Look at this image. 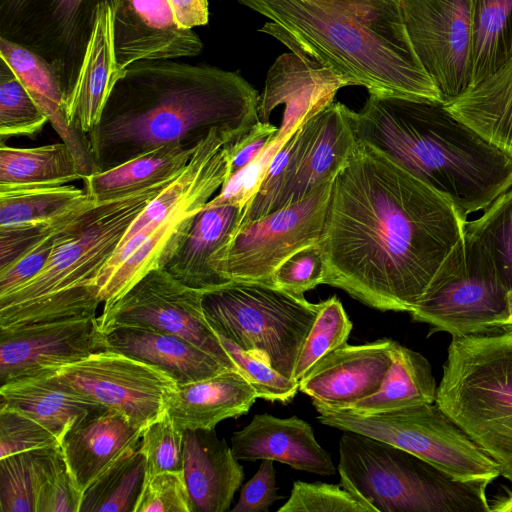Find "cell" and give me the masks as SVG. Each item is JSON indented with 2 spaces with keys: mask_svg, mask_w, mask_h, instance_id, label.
<instances>
[{
  "mask_svg": "<svg viewBox=\"0 0 512 512\" xmlns=\"http://www.w3.org/2000/svg\"><path fill=\"white\" fill-rule=\"evenodd\" d=\"M357 142L333 181L319 241L324 284L371 308L409 312L463 267L467 220L430 185Z\"/></svg>",
  "mask_w": 512,
  "mask_h": 512,
  "instance_id": "1",
  "label": "cell"
},
{
  "mask_svg": "<svg viewBox=\"0 0 512 512\" xmlns=\"http://www.w3.org/2000/svg\"><path fill=\"white\" fill-rule=\"evenodd\" d=\"M259 97L239 74L217 67L133 63L87 135L97 173L169 143L198 146L215 128L245 134L259 121Z\"/></svg>",
  "mask_w": 512,
  "mask_h": 512,
  "instance_id": "2",
  "label": "cell"
},
{
  "mask_svg": "<svg viewBox=\"0 0 512 512\" xmlns=\"http://www.w3.org/2000/svg\"><path fill=\"white\" fill-rule=\"evenodd\" d=\"M292 52L369 93L443 102L408 37L400 0H237ZM444 103V102H443Z\"/></svg>",
  "mask_w": 512,
  "mask_h": 512,
  "instance_id": "3",
  "label": "cell"
},
{
  "mask_svg": "<svg viewBox=\"0 0 512 512\" xmlns=\"http://www.w3.org/2000/svg\"><path fill=\"white\" fill-rule=\"evenodd\" d=\"M352 123L357 141L437 190L466 220L512 187V157L443 102L369 93Z\"/></svg>",
  "mask_w": 512,
  "mask_h": 512,
  "instance_id": "4",
  "label": "cell"
},
{
  "mask_svg": "<svg viewBox=\"0 0 512 512\" xmlns=\"http://www.w3.org/2000/svg\"><path fill=\"white\" fill-rule=\"evenodd\" d=\"M175 177L103 201L89 196L56 231L41 271L0 297V329L96 316L104 267L136 217Z\"/></svg>",
  "mask_w": 512,
  "mask_h": 512,
  "instance_id": "5",
  "label": "cell"
},
{
  "mask_svg": "<svg viewBox=\"0 0 512 512\" xmlns=\"http://www.w3.org/2000/svg\"><path fill=\"white\" fill-rule=\"evenodd\" d=\"M243 135L213 129L182 172L136 217L99 277L98 297L104 307L175 255L195 216L229 178L230 147Z\"/></svg>",
  "mask_w": 512,
  "mask_h": 512,
  "instance_id": "6",
  "label": "cell"
},
{
  "mask_svg": "<svg viewBox=\"0 0 512 512\" xmlns=\"http://www.w3.org/2000/svg\"><path fill=\"white\" fill-rule=\"evenodd\" d=\"M435 403L512 483V328L452 337Z\"/></svg>",
  "mask_w": 512,
  "mask_h": 512,
  "instance_id": "7",
  "label": "cell"
},
{
  "mask_svg": "<svg viewBox=\"0 0 512 512\" xmlns=\"http://www.w3.org/2000/svg\"><path fill=\"white\" fill-rule=\"evenodd\" d=\"M341 485L376 512H491L486 481H462L373 437L343 431Z\"/></svg>",
  "mask_w": 512,
  "mask_h": 512,
  "instance_id": "8",
  "label": "cell"
},
{
  "mask_svg": "<svg viewBox=\"0 0 512 512\" xmlns=\"http://www.w3.org/2000/svg\"><path fill=\"white\" fill-rule=\"evenodd\" d=\"M205 317L220 336L293 378L320 303L260 281H230L204 291Z\"/></svg>",
  "mask_w": 512,
  "mask_h": 512,
  "instance_id": "9",
  "label": "cell"
},
{
  "mask_svg": "<svg viewBox=\"0 0 512 512\" xmlns=\"http://www.w3.org/2000/svg\"><path fill=\"white\" fill-rule=\"evenodd\" d=\"M352 111L331 102L296 130L273 157L239 226L298 202L335 179L358 143Z\"/></svg>",
  "mask_w": 512,
  "mask_h": 512,
  "instance_id": "10",
  "label": "cell"
},
{
  "mask_svg": "<svg viewBox=\"0 0 512 512\" xmlns=\"http://www.w3.org/2000/svg\"><path fill=\"white\" fill-rule=\"evenodd\" d=\"M323 425L390 443L462 481L493 482L498 464L435 402L373 415L313 405Z\"/></svg>",
  "mask_w": 512,
  "mask_h": 512,
  "instance_id": "11",
  "label": "cell"
},
{
  "mask_svg": "<svg viewBox=\"0 0 512 512\" xmlns=\"http://www.w3.org/2000/svg\"><path fill=\"white\" fill-rule=\"evenodd\" d=\"M333 181L298 202L239 226L212 256L210 267L227 282L272 283L274 271L284 260L322 238Z\"/></svg>",
  "mask_w": 512,
  "mask_h": 512,
  "instance_id": "12",
  "label": "cell"
},
{
  "mask_svg": "<svg viewBox=\"0 0 512 512\" xmlns=\"http://www.w3.org/2000/svg\"><path fill=\"white\" fill-rule=\"evenodd\" d=\"M119 0H0V37L42 59L70 95L100 4L114 10ZM65 99V101H66Z\"/></svg>",
  "mask_w": 512,
  "mask_h": 512,
  "instance_id": "13",
  "label": "cell"
},
{
  "mask_svg": "<svg viewBox=\"0 0 512 512\" xmlns=\"http://www.w3.org/2000/svg\"><path fill=\"white\" fill-rule=\"evenodd\" d=\"M204 291L189 287L165 268L148 272L98 319L105 334L118 328H141L173 334L196 345L229 370L239 372L202 306Z\"/></svg>",
  "mask_w": 512,
  "mask_h": 512,
  "instance_id": "14",
  "label": "cell"
},
{
  "mask_svg": "<svg viewBox=\"0 0 512 512\" xmlns=\"http://www.w3.org/2000/svg\"><path fill=\"white\" fill-rule=\"evenodd\" d=\"M46 372L142 430L165 413L177 386L160 368L109 349Z\"/></svg>",
  "mask_w": 512,
  "mask_h": 512,
  "instance_id": "15",
  "label": "cell"
},
{
  "mask_svg": "<svg viewBox=\"0 0 512 512\" xmlns=\"http://www.w3.org/2000/svg\"><path fill=\"white\" fill-rule=\"evenodd\" d=\"M509 289L494 264L476 244L465 240V263L408 313L414 322L428 324L429 334L452 337L483 334L510 328Z\"/></svg>",
  "mask_w": 512,
  "mask_h": 512,
  "instance_id": "16",
  "label": "cell"
},
{
  "mask_svg": "<svg viewBox=\"0 0 512 512\" xmlns=\"http://www.w3.org/2000/svg\"><path fill=\"white\" fill-rule=\"evenodd\" d=\"M405 28L422 67L443 102L471 84L469 0H400Z\"/></svg>",
  "mask_w": 512,
  "mask_h": 512,
  "instance_id": "17",
  "label": "cell"
},
{
  "mask_svg": "<svg viewBox=\"0 0 512 512\" xmlns=\"http://www.w3.org/2000/svg\"><path fill=\"white\" fill-rule=\"evenodd\" d=\"M106 350L96 316L0 329V385Z\"/></svg>",
  "mask_w": 512,
  "mask_h": 512,
  "instance_id": "18",
  "label": "cell"
},
{
  "mask_svg": "<svg viewBox=\"0 0 512 512\" xmlns=\"http://www.w3.org/2000/svg\"><path fill=\"white\" fill-rule=\"evenodd\" d=\"M348 83L315 59L294 52L280 55L267 73L259 97L258 118L269 122L271 113L284 105L281 125L274 140L284 144L310 117L333 102Z\"/></svg>",
  "mask_w": 512,
  "mask_h": 512,
  "instance_id": "19",
  "label": "cell"
},
{
  "mask_svg": "<svg viewBox=\"0 0 512 512\" xmlns=\"http://www.w3.org/2000/svg\"><path fill=\"white\" fill-rule=\"evenodd\" d=\"M115 57L121 68L140 61L194 57L203 43L180 27L167 0H119L113 10Z\"/></svg>",
  "mask_w": 512,
  "mask_h": 512,
  "instance_id": "20",
  "label": "cell"
},
{
  "mask_svg": "<svg viewBox=\"0 0 512 512\" xmlns=\"http://www.w3.org/2000/svg\"><path fill=\"white\" fill-rule=\"evenodd\" d=\"M389 338L343 344L322 357L299 381V391L313 405L339 410L376 393L392 361Z\"/></svg>",
  "mask_w": 512,
  "mask_h": 512,
  "instance_id": "21",
  "label": "cell"
},
{
  "mask_svg": "<svg viewBox=\"0 0 512 512\" xmlns=\"http://www.w3.org/2000/svg\"><path fill=\"white\" fill-rule=\"evenodd\" d=\"M231 449L238 460L272 459L322 476L336 473L330 454L316 440L313 428L297 416L257 414L233 433Z\"/></svg>",
  "mask_w": 512,
  "mask_h": 512,
  "instance_id": "22",
  "label": "cell"
},
{
  "mask_svg": "<svg viewBox=\"0 0 512 512\" xmlns=\"http://www.w3.org/2000/svg\"><path fill=\"white\" fill-rule=\"evenodd\" d=\"M183 472L192 512H226L241 486L244 468L215 430H186Z\"/></svg>",
  "mask_w": 512,
  "mask_h": 512,
  "instance_id": "23",
  "label": "cell"
},
{
  "mask_svg": "<svg viewBox=\"0 0 512 512\" xmlns=\"http://www.w3.org/2000/svg\"><path fill=\"white\" fill-rule=\"evenodd\" d=\"M142 432L123 414L105 409L65 435L62 454L81 496L125 452L138 447Z\"/></svg>",
  "mask_w": 512,
  "mask_h": 512,
  "instance_id": "24",
  "label": "cell"
},
{
  "mask_svg": "<svg viewBox=\"0 0 512 512\" xmlns=\"http://www.w3.org/2000/svg\"><path fill=\"white\" fill-rule=\"evenodd\" d=\"M123 71L114 51L113 9L102 3L77 81L65 101L66 118L74 130L87 136L98 125L111 90Z\"/></svg>",
  "mask_w": 512,
  "mask_h": 512,
  "instance_id": "25",
  "label": "cell"
},
{
  "mask_svg": "<svg viewBox=\"0 0 512 512\" xmlns=\"http://www.w3.org/2000/svg\"><path fill=\"white\" fill-rule=\"evenodd\" d=\"M257 399L249 381L236 370H226L201 380L177 384L166 412L182 431L214 430L228 418L246 414Z\"/></svg>",
  "mask_w": 512,
  "mask_h": 512,
  "instance_id": "26",
  "label": "cell"
},
{
  "mask_svg": "<svg viewBox=\"0 0 512 512\" xmlns=\"http://www.w3.org/2000/svg\"><path fill=\"white\" fill-rule=\"evenodd\" d=\"M0 397V406L36 420L52 432L60 444L72 428L106 409L47 372L2 384Z\"/></svg>",
  "mask_w": 512,
  "mask_h": 512,
  "instance_id": "27",
  "label": "cell"
},
{
  "mask_svg": "<svg viewBox=\"0 0 512 512\" xmlns=\"http://www.w3.org/2000/svg\"><path fill=\"white\" fill-rule=\"evenodd\" d=\"M106 349L123 353L165 371L177 384H185L229 370L214 357L168 333L141 328H118L105 333Z\"/></svg>",
  "mask_w": 512,
  "mask_h": 512,
  "instance_id": "28",
  "label": "cell"
},
{
  "mask_svg": "<svg viewBox=\"0 0 512 512\" xmlns=\"http://www.w3.org/2000/svg\"><path fill=\"white\" fill-rule=\"evenodd\" d=\"M0 58L21 80L31 97L48 117L56 133L72 151L84 177L97 173L87 136L74 130L65 112V93L48 63L32 51L0 37Z\"/></svg>",
  "mask_w": 512,
  "mask_h": 512,
  "instance_id": "29",
  "label": "cell"
},
{
  "mask_svg": "<svg viewBox=\"0 0 512 512\" xmlns=\"http://www.w3.org/2000/svg\"><path fill=\"white\" fill-rule=\"evenodd\" d=\"M243 209L236 205L203 208L195 216L184 243L164 268L183 284L202 291L228 283L209 263L239 227Z\"/></svg>",
  "mask_w": 512,
  "mask_h": 512,
  "instance_id": "30",
  "label": "cell"
},
{
  "mask_svg": "<svg viewBox=\"0 0 512 512\" xmlns=\"http://www.w3.org/2000/svg\"><path fill=\"white\" fill-rule=\"evenodd\" d=\"M444 104L460 121L512 157V59Z\"/></svg>",
  "mask_w": 512,
  "mask_h": 512,
  "instance_id": "31",
  "label": "cell"
},
{
  "mask_svg": "<svg viewBox=\"0 0 512 512\" xmlns=\"http://www.w3.org/2000/svg\"><path fill=\"white\" fill-rule=\"evenodd\" d=\"M391 357L379 390L339 410L373 415L435 402L438 386L427 358L397 341Z\"/></svg>",
  "mask_w": 512,
  "mask_h": 512,
  "instance_id": "32",
  "label": "cell"
},
{
  "mask_svg": "<svg viewBox=\"0 0 512 512\" xmlns=\"http://www.w3.org/2000/svg\"><path fill=\"white\" fill-rule=\"evenodd\" d=\"M197 147L179 142L163 145L84 177V189L95 201H103L171 179L187 166Z\"/></svg>",
  "mask_w": 512,
  "mask_h": 512,
  "instance_id": "33",
  "label": "cell"
},
{
  "mask_svg": "<svg viewBox=\"0 0 512 512\" xmlns=\"http://www.w3.org/2000/svg\"><path fill=\"white\" fill-rule=\"evenodd\" d=\"M82 180L76 158L64 143L32 148L0 144V191L66 185Z\"/></svg>",
  "mask_w": 512,
  "mask_h": 512,
  "instance_id": "34",
  "label": "cell"
},
{
  "mask_svg": "<svg viewBox=\"0 0 512 512\" xmlns=\"http://www.w3.org/2000/svg\"><path fill=\"white\" fill-rule=\"evenodd\" d=\"M469 5L473 87L512 59V0H469Z\"/></svg>",
  "mask_w": 512,
  "mask_h": 512,
  "instance_id": "35",
  "label": "cell"
},
{
  "mask_svg": "<svg viewBox=\"0 0 512 512\" xmlns=\"http://www.w3.org/2000/svg\"><path fill=\"white\" fill-rule=\"evenodd\" d=\"M65 466L61 446L36 449L0 459V511L36 512L41 488Z\"/></svg>",
  "mask_w": 512,
  "mask_h": 512,
  "instance_id": "36",
  "label": "cell"
},
{
  "mask_svg": "<svg viewBox=\"0 0 512 512\" xmlns=\"http://www.w3.org/2000/svg\"><path fill=\"white\" fill-rule=\"evenodd\" d=\"M88 198L85 189L70 184L0 191V227L52 223Z\"/></svg>",
  "mask_w": 512,
  "mask_h": 512,
  "instance_id": "37",
  "label": "cell"
},
{
  "mask_svg": "<svg viewBox=\"0 0 512 512\" xmlns=\"http://www.w3.org/2000/svg\"><path fill=\"white\" fill-rule=\"evenodd\" d=\"M146 473L138 447L128 450L86 489L79 512H133Z\"/></svg>",
  "mask_w": 512,
  "mask_h": 512,
  "instance_id": "38",
  "label": "cell"
},
{
  "mask_svg": "<svg viewBox=\"0 0 512 512\" xmlns=\"http://www.w3.org/2000/svg\"><path fill=\"white\" fill-rule=\"evenodd\" d=\"M483 214L465 224V240L480 247L501 280L512 287V187L497 197Z\"/></svg>",
  "mask_w": 512,
  "mask_h": 512,
  "instance_id": "39",
  "label": "cell"
},
{
  "mask_svg": "<svg viewBox=\"0 0 512 512\" xmlns=\"http://www.w3.org/2000/svg\"><path fill=\"white\" fill-rule=\"evenodd\" d=\"M0 59L1 142L15 136H35L49 122L48 117L6 61Z\"/></svg>",
  "mask_w": 512,
  "mask_h": 512,
  "instance_id": "40",
  "label": "cell"
},
{
  "mask_svg": "<svg viewBox=\"0 0 512 512\" xmlns=\"http://www.w3.org/2000/svg\"><path fill=\"white\" fill-rule=\"evenodd\" d=\"M352 326L336 296L320 302L317 316L300 351L293 378L300 381L322 357L347 343Z\"/></svg>",
  "mask_w": 512,
  "mask_h": 512,
  "instance_id": "41",
  "label": "cell"
},
{
  "mask_svg": "<svg viewBox=\"0 0 512 512\" xmlns=\"http://www.w3.org/2000/svg\"><path fill=\"white\" fill-rule=\"evenodd\" d=\"M218 336L239 372L254 388L257 398L282 404L294 399L299 391V381L284 376L265 360L246 352L227 338Z\"/></svg>",
  "mask_w": 512,
  "mask_h": 512,
  "instance_id": "42",
  "label": "cell"
},
{
  "mask_svg": "<svg viewBox=\"0 0 512 512\" xmlns=\"http://www.w3.org/2000/svg\"><path fill=\"white\" fill-rule=\"evenodd\" d=\"M278 512H376L342 485L295 481Z\"/></svg>",
  "mask_w": 512,
  "mask_h": 512,
  "instance_id": "43",
  "label": "cell"
},
{
  "mask_svg": "<svg viewBox=\"0 0 512 512\" xmlns=\"http://www.w3.org/2000/svg\"><path fill=\"white\" fill-rule=\"evenodd\" d=\"M183 436L168 413L147 426L138 445L147 463V474L183 471Z\"/></svg>",
  "mask_w": 512,
  "mask_h": 512,
  "instance_id": "44",
  "label": "cell"
},
{
  "mask_svg": "<svg viewBox=\"0 0 512 512\" xmlns=\"http://www.w3.org/2000/svg\"><path fill=\"white\" fill-rule=\"evenodd\" d=\"M133 512H192L184 472L146 473Z\"/></svg>",
  "mask_w": 512,
  "mask_h": 512,
  "instance_id": "45",
  "label": "cell"
},
{
  "mask_svg": "<svg viewBox=\"0 0 512 512\" xmlns=\"http://www.w3.org/2000/svg\"><path fill=\"white\" fill-rule=\"evenodd\" d=\"M54 446L61 444L42 424L17 410L0 406V459Z\"/></svg>",
  "mask_w": 512,
  "mask_h": 512,
  "instance_id": "46",
  "label": "cell"
},
{
  "mask_svg": "<svg viewBox=\"0 0 512 512\" xmlns=\"http://www.w3.org/2000/svg\"><path fill=\"white\" fill-rule=\"evenodd\" d=\"M326 262L318 243L306 246L284 260L274 271L271 282L289 292L304 295L324 284Z\"/></svg>",
  "mask_w": 512,
  "mask_h": 512,
  "instance_id": "47",
  "label": "cell"
},
{
  "mask_svg": "<svg viewBox=\"0 0 512 512\" xmlns=\"http://www.w3.org/2000/svg\"><path fill=\"white\" fill-rule=\"evenodd\" d=\"M282 146L273 140L258 158L231 175L221 187L219 194L208 201L204 208L220 205L245 207L257 192L273 157Z\"/></svg>",
  "mask_w": 512,
  "mask_h": 512,
  "instance_id": "48",
  "label": "cell"
},
{
  "mask_svg": "<svg viewBox=\"0 0 512 512\" xmlns=\"http://www.w3.org/2000/svg\"><path fill=\"white\" fill-rule=\"evenodd\" d=\"M282 497L276 486L274 460L262 459L255 475L241 488L232 512H267Z\"/></svg>",
  "mask_w": 512,
  "mask_h": 512,
  "instance_id": "49",
  "label": "cell"
},
{
  "mask_svg": "<svg viewBox=\"0 0 512 512\" xmlns=\"http://www.w3.org/2000/svg\"><path fill=\"white\" fill-rule=\"evenodd\" d=\"M71 213L52 223L0 227V269L9 265L39 241L54 233Z\"/></svg>",
  "mask_w": 512,
  "mask_h": 512,
  "instance_id": "50",
  "label": "cell"
},
{
  "mask_svg": "<svg viewBox=\"0 0 512 512\" xmlns=\"http://www.w3.org/2000/svg\"><path fill=\"white\" fill-rule=\"evenodd\" d=\"M56 231L0 269V297L20 287L41 271L51 254Z\"/></svg>",
  "mask_w": 512,
  "mask_h": 512,
  "instance_id": "51",
  "label": "cell"
},
{
  "mask_svg": "<svg viewBox=\"0 0 512 512\" xmlns=\"http://www.w3.org/2000/svg\"><path fill=\"white\" fill-rule=\"evenodd\" d=\"M81 499L65 465L41 488L36 512H79Z\"/></svg>",
  "mask_w": 512,
  "mask_h": 512,
  "instance_id": "52",
  "label": "cell"
},
{
  "mask_svg": "<svg viewBox=\"0 0 512 512\" xmlns=\"http://www.w3.org/2000/svg\"><path fill=\"white\" fill-rule=\"evenodd\" d=\"M278 127L270 122L258 121L230 147V176L258 158L274 140ZM229 176V177H230Z\"/></svg>",
  "mask_w": 512,
  "mask_h": 512,
  "instance_id": "53",
  "label": "cell"
},
{
  "mask_svg": "<svg viewBox=\"0 0 512 512\" xmlns=\"http://www.w3.org/2000/svg\"><path fill=\"white\" fill-rule=\"evenodd\" d=\"M177 24L193 29L209 20L208 0H167Z\"/></svg>",
  "mask_w": 512,
  "mask_h": 512,
  "instance_id": "54",
  "label": "cell"
},
{
  "mask_svg": "<svg viewBox=\"0 0 512 512\" xmlns=\"http://www.w3.org/2000/svg\"><path fill=\"white\" fill-rule=\"evenodd\" d=\"M491 511L497 512H511L512 511V493L507 497H502L497 501L490 504Z\"/></svg>",
  "mask_w": 512,
  "mask_h": 512,
  "instance_id": "55",
  "label": "cell"
},
{
  "mask_svg": "<svg viewBox=\"0 0 512 512\" xmlns=\"http://www.w3.org/2000/svg\"><path fill=\"white\" fill-rule=\"evenodd\" d=\"M509 321L508 326L512 328V287L508 292Z\"/></svg>",
  "mask_w": 512,
  "mask_h": 512,
  "instance_id": "56",
  "label": "cell"
}]
</instances>
